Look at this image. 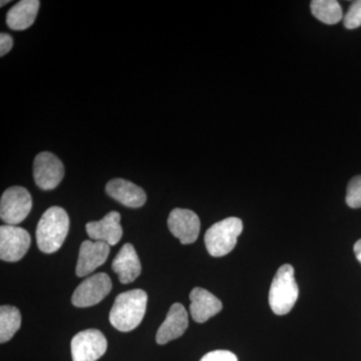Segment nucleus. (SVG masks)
<instances>
[{"label": "nucleus", "instance_id": "nucleus-8", "mask_svg": "<svg viewBox=\"0 0 361 361\" xmlns=\"http://www.w3.org/2000/svg\"><path fill=\"white\" fill-rule=\"evenodd\" d=\"M30 235L18 226L0 227V259L6 262H18L30 247Z\"/></svg>", "mask_w": 361, "mask_h": 361}, {"label": "nucleus", "instance_id": "nucleus-15", "mask_svg": "<svg viewBox=\"0 0 361 361\" xmlns=\"http://www.w3.org/2000/svg\"><path fill=\"white\" fill-rule=\"evenodd\" d=\"M190 312L195 322H206L211 317L218 314L222 310V302L211 292L206 289L196 287L190 293Z\"/></svg>", "mask_w": 361, "mask_h": 361}, {"label": "nucleus", "instance_id": "nucleus-11", "mask_svg": "<svg viewBox=\"0 0 361 361\" xmlns=\"http://www.w3.org/2000/svg\"><path fill=\"white\" fill-rule=\"evenodd\" d=\"M110 254V245L101 241L82 242L75 268L78 277H85L104 264Z\"/></svg>", "mask_w": 361, "mask_h": 361}, {"label": "nucleus", "instance_id": "nucleus-7", "mask_svg": "<svg viewBox=\"0 0 361 361\" xmlns=\"http://www.w3.org/2000/svg\"><path fill=\"white\" fill-rule=\"evenodd\" d=\"M111 290V280L109 275L97 273L78 285L71 297V302L77 307H90L104 300Z\"/></svg>", "mask_w": 361, "mask_h": 361}, {"label": "nucleus", "instance_id": "nucleus-6", "mask_svg": "<svg viewBox=\"0 0 361 361\" xmlns=\"http://www.w3.org/2000/svg\"><path fill=\"white\" fill-rule=\"evenodd\" d=\"M108 341L99 330L78 332L71 343L73 361H97L106 353Z\"/></svg>", "mask_w": 361, "mask_h": 361}, {"label": "nucleus", "instance_id": "nucleus-19", "mask_svg": "<svg viewBox=\"0 0 361 361\" xmlns=\"http://www.w3.org/2000/svg\"><path fill=\"white\" fill-rule=\"evenodd\" d=\"M21 325L20 310L14 306L2 305L0 308V342L11 341Z\"/></svg>", "mask_w": 361, "mask_h": 361}, {"label": "nucleus", "instance_id": "nucleus-20", "mask_svg": "<svg viewBox=\"0 0 361 361\" xmlns=\"http://www.w3.org/2000/svg\"><path fill=\"white\" fill-rule=\"evenodd\" d=\"M345 201L350 208H361V175L349 180Z\"/></svg>", "mask_w": 361, "mask_h": 361}, {"label": "nucleus", "instance_id": "nucleus-13", "mask_svg": "<svg viewBox=\"0 0 361 361\" xmlns=\"http://www.w3.org/2000/svg\"><path fill=\"white\" fill-rule=\"evenodd\" d=\"M189 325L187 310L180 303L171 306L165 322L161 323L160 329L157 332L156 341L159 344H166L168 342L179 338L185 334Z\"/></svg>", "mask_w": 361, "mask_h": 361}, {"label": "nucleus", "instance_id": "nucleus-24", "mask_svg": "<svg viewBox=\"0 0 361 361\" xmlns=\"http://www.w3.org/2000/svg\"><path fill=\"white\" fill-rule=\"evenodd\" d=\"M353 250H355L356 258H357V260L361 263V239L356 242Z\"/></svg>", "mask_w": 361, "mask_h": 361}, {"label": "nucleus", "instance_id": "nucleus-5", "mask_svg": "<svg viewBox=\"0 0 361 361\" xmlns=\"http://www.w3.org/2000/svg\"><path fill=\"white\" fill-rule=\"evenodd\" d=\"M32 207V196L25 188H8L0 201V217L6 225L16 226L27 217Z\"/></svg>", "mask_w": 361, "mask_h": 361}, {"label": "nucleus", "instance_id": "nucleus-17", "mask_svg": "<svg viewBox=\"0 0 361 361\" xmlns=\"http://www.w3.org/2000/svg\"><path fill=\"white\" fill-rule=\"evenodd\" d=\"M39 4V0H21L18 2L7 13V25L13 30H25L30 27L37 18Z\"/></svg>", "mask_w": 361, "mask_h": 361}, {"label": "nucleus", "instance_id": "nucleus-9", "mask_svg": "<svg viewBox=\"0 0 361 361\" xmlns=\"http://www.w3.org/2000/svg\"><path fill=\"white\" fill-rule=\"evenodd\" d=\"M65 176V167L58 157L49 152H42L35 159L33 177L40 189H56Z\"/></svg>", "mask_w": 361, "mask_h": 361}, {"label": "nucleus", "instance_id": "nucleus-21", "mask_svg": "<svg viewBox=\"0 0 361 361\" xmlns=\"http://www.w3.org/2000/svg\"><path fill=\"white\" fill-rule=\"evenodd\" d=\"M361 25V0L353 2L344 16V26L348 30H355Z\"/></svg>", "mask_w": 361, "mask_h": 361}, {"label": "nucleus", "instance_id": "nucleus-12", "mask_svg": "<svg viewBox=\"0 0 361 361\" xmlns=\"http://www.w3.org/2000/svg\"><path fill=\"white\" fill-rule=\"evenodd\" d=\"M85 229L92 241H101L108 245L115 246L123 236L120 213L113 211L106 214L102 220L87 223Z\"/></svg>", "mask_w": 361, "mask_h": 361}, {"label": "nucleus", "instance_id": "nucleus-22", "mask_svg": "<svg viewBox=\"0 0 361 361\" xmlns=\"http://www.w3.org/2000/svg\"><path fill=\"white\" fill-rule=\"evenodd\" d=\"M200 361H238V358L231 351L214 350L204 355Z\"/></svg>", "mask_w": 361, "mask_h": 361}, {"label": "nucleus", "instance_id": "nucleus-25", "mask_svg": "<svg viewBox=\"0 0 361 361\" xmlns=\"http://www.w3.org/2000/svg\"><path fill=\"white\" fill-rule=\"evenodd\" d=\"M9 1H1V6H6V4H8Z\"/></svg>", "mask_w": 361, "mask_h": 361}, {"label": "nucleus", "instance_id": "nucleus-4", "mask_svg": "<svg viewBox=\"0 0 361 361\" xmlns=\"http://www.w3.org/2000/svg\"><path fill=\"white\" fill-rule=\"evenodd\" d=\"M243 231V223L236 217L219 221L211 226L205 234L207 251L213 257L227 255L236 246L238 237Z\"/></svg>", "mask_w": 361, "mask_h": 361}, {"label": "nucleus", "instance_id": "nucleus-23", "mask_svg": "<svg viewBox=\"0 0 361 361\" xmlns=\"http://www.w3.org/2000/svg\"><path fill=\"white\" fill-rule=\"evenodd\" d=\"M13 47V39L8 33L0 35V56H4Z\"/></svg>", "mask_w": 361, "mask_h": 361}, {"label": "nucleus", "instance_id": "nucleus-3", "mask_svg": "<svg viewBox=\"0 0 361 361\" xmlns=\"http://www.w3.org/2000/svg\"><path fill=\"white\" fill-rule=\"evenodd\" d=\"M299 289L296 283L293 266L282 265L273 278L269 290V305L276 315L290 312L298 299Z\"/></svg>", "mask_w": 361, "mask_h": 361}, {"label": "nucleus", "instance_id": "nucleus-1", "mask_svg": "<svg viewBox=\"0 0 361 361\" xmlns=\"http://www.w3.org/2000/svg\"><path fill=\"white\" fill-rule=\"evenodd\" d=\"M148 295L142 289L121 293L116 297L110 312V322L122 332L137 329L146 314Z\"/></svg>", "mask_w": 361, "mask_h": 361}, {"label": "nucleus", "instance_id": "nucleus-2", "mask_svg": "<svg viewBox=\"0 0 361 361\" xmlns=\"http://www.w3.org/2000/svg\"><path fill=\"white\" fill-rule=\"evenodd\" d=\"M70 229V218L65 209L54 206L47 209L37 227V243L39 250L52 254L61 249Z\"/></svg>", "mask_w": 361, "mask_h": 361}, {"label": "nucleus", "instance_id": "nucleus-16", "mask_svg": "<svg viewBox=\"0 0 361 361\" xmlns=\"http://www.w3.org/2000/svg\"><path fill=\"white\" fill-rule=\"evenodd\" d=\"M111 268L123 284L132 283L140 276L142 272L141 261L132 244H125L122 247L114 259Z\"/></svg>", "mask_w": 361, "mask_h": 361}, {"label": "nucleus", "instance_id": "nucleus-14", "mask_svg": "<svg viewBox=\"0 0 361 361\" xmlns=\"http://www.w3.org/2000/svg\"><path fill=\"white\" fill-rule=\"evenodd\" d=\"M106 191L111 198L129 208H140L147 201L146 192L141 187L127 180H111L106 184Z\"/></svg>", "mask_w": 361, "mask_h": 361}, {"label": "nucleus", "instance_id": "nucleus-18", "mask_svg": "<svg viewBox=\"0 0 361 361\" xmlns=\"http://www.w3.org/2000/svg\"><path fill=\"white\" fill-rule=\"evenodd\" d=\"M310 7L314 18L326 25H336L343 18L341 4L336 0H313Z\"/></svg>", "mask_w": 361, "mask_h": 361}, {"label": "nucleus", "instance_id": "nucleus-10", "mask_svg": "<svg viewBox=\"0 0 361 361\" xmlns=\"http://www.w3.org/2000/svg\"><path fill=\"white\" fill-rule=\"evenodd\" d=\"M168 227L180 243L188 245L198 239L201 223L198 215L193 211L176 208L169 216Z\"/></svg>", "mask_w": 361, "mask_h": 361}]
</instances>
